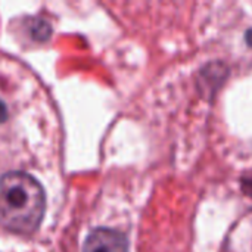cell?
I'll return each instance as SVG.
<instances>
[{
  "mask_svg": "<svg viewBox=\"0 0 252 252\" xmlns=\"http://www.w3.org/2000/svg\"><path fill=\"white\" fill-rule=\"evenodd\" d=\"M41 185L27 173L10 171L0 179V223L19 235L37 230L44 214Z\"/></svg>",
  "mask_w": 252,
  "mask_h": 252,
  "instance_id": "6da1fadb",
  "label": "cell"
},
{
  "mask_svg": "<svg viewBox=\"0 0 252 252\" xmlns=\"http://www.w3.org/2000/svg\"><path fill=\"white\" fill-rule=\"evenodd\" d=\"M83 252H128V242L123 233L100 227L87 236Z\"/></svg>",
  "mask_w": 252,
  "mask_h": 252,
  "instance_id": "7a4b0ae2",
  "label": "cell"
},
{
  "mask_svg": "<svg viewBox=\"0 0 252 252\" xmlns=\"http://www.w3.org/2000/svg\"><path fill=\"white\" fill-rule=\"evenodd\" d=\"M7 118V109H6V105L0 100V123L6 121Z\"/></svg>",
  "mask_w": 252,
  "mask_h": 252,
  "instance_id": "3957f363",
  "label": "cell"
}]
</instances>
